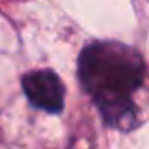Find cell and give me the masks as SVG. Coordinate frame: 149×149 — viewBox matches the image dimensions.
I'll return each instance as SVG.
<instances>
[{
	"label": "cell",
	"mask_w": 149,
	"mask_h": 149,
	"mask_svg": "<svg viewBox=\"0 0 149 149\" xmlns=\"http://www.w3.org/2000/svg\"><path fill=\"white\" fill-rule=\"evenodd\" d=\"M79 79L109 127L128 130L136 121L132 95L143 79V58L121 42H96L79 55Z\"/></svg>",
	"instance_id": "obj_1"
},
{
	"label": "cell",
	"mask_w": 149,
	"mask_h": 149,
	"mask_svg": "<svg viewBox=\"0 0 149 149\" xmlns=\"http://www.w3.org/2000/svg\"><path fill=\"white\" fill-rule=\"evenodd\" d=\"M23 91L30 104L49 113H61L64 106V87L51 70H36L23 77Z\"/></svg>",
	"instance_id": "obj_2"
}]
</instances>
